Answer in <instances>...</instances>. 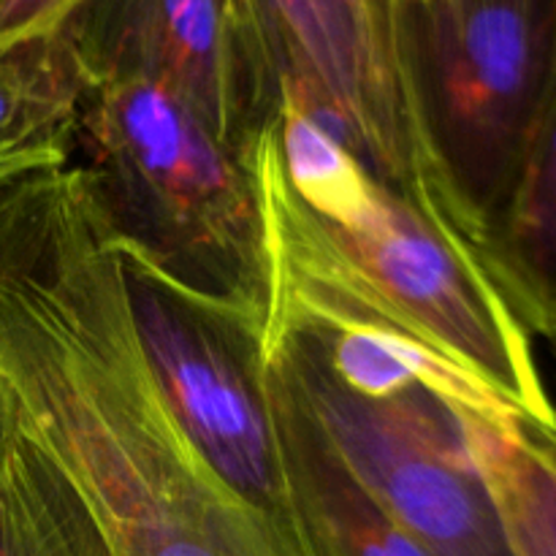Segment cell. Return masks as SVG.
I'll return each mask as SVG.
<instances>
[{
    "label": "cell",
    "instance_id": "1",
    "mask_svg": "<svg viewBox=\"0 0 556 556\" xmlns=\"http://www.w3.org/2000/svg\"><path fill=\"white\" fill-rule=\"evenodd\" d=\"M242 163L264 228L269 302L261 342L282 334L380 329L407 337L481 378L530 427L556 434L530 329L481 255L440 233L378 185L334 226L299 201L286 177L275 117Z\"/></svg>",
    "mask_w": 556,
    "mask_h": 556
},
{
    "label": "cell",
    "instance_id": "2",
    "mask_svg": "<svg viewBox=\"0 0 556 556\" xmlns=\"http://www.w3.org/2000/svg\"><path fill=\"white\" fill-rule=\"evenodd\" d=\"M76 147L119 226L177 275L242 307L264 329V228L237 152L157 81L85 76Z\"/></svg>",
    "mask_w": 556,
    "mask_h": 556
},
{
    "label": "cell",
    "instance_id": "3",
    "mask_svg": "<svg viewBox=\"0 0 556 556\" xmlns=\"http://www.w3.org/2000/svg\"><path fill=\"white\" fill-rule=\"evenodd\" d=\"M440 152L492 228L556 81V0H427L391 9Z\"/></svg>",
    "mask_w": 556,
    "mask_h": 556
},
{
    "label": "cell",
    "instance_id": "4",
    "mask_svg": "<svg viewBox=\"0 0 556 556\" xmlns=\"http://www.w3.org/2000/svg\"><path fill=\"white\" fill-rule=\"evenodd\" d=\"M348 476L429 556H516L454 413L421 389L364 400L342 389L304 337L255 345Z\"/></svg>",
    "mask_w": 556,
    "mask_h": 556
},
{
    "label": "cell",
    "instance_id": "5",
    "mask_svg": "<svg viewBox=\"0 0 556 556\" xmlns=\"http://www.w3.org/2000/svg\"><path fill=\"white\" fill-rule=\"evenodd\" d=\"M60 33L81 74L157 81L239 157L277 114V76L250 0H85Z\"/></svg>",
    "mask_w": 556,
    "mask_h": 556
},
{
    "label": "cell",
    "instance_id": "6",
    "mask_svg": "<svg viewBox=\"0 0 556 556\" xmlns=\"http://www.w3.org/2000/svg\"><path fill=\"white\" fill-rule=\"evenodd\" d=\"M258 356V353H255ZM261 383L275 413L286 448L288 470L296 489L304 525L320 556H429L394 525L369 494L348 476L345 467L315 429L271 364L258 358Z\"/></svg>",
    "mask_w": 556,
    "mask_h": 556
},
{
    "label": "cell",
    "instance_id": "7",
    "mask_svg": "<svg viewBox=\"0 0 556 556\" xmlns=\"http://www.w3.org/2000/svg\"><path fill=\"white\" fill-rule=\"evenodd\" d=\"M486 266L521 324L556 342V81L492 228Z\"/></svg>",
    "mask_w": 556,
    "mask_h": 556
},
{
    "label": "cell",
    "instance_id": "8",
    "mask_svg": "<svg viewBox=\"0 0 556 556\" xmlns=\"http://www.w3.org/2000/svg\"><path fill=\"white\" fill-rule=\"evenodd\" d=\"M81 92L63 33L0 52V188L74 157Z\"/></svg>",
    "mask_w": 556,
    "mask_h": 556
},
{
    "label": "cell",
    "instance_id": "9",
    "mask_svg": "<svg viewBox=\"0 0 556 556\" xmlns=\"http://www.w3.org/2000/svg\"><path fill=\"white\" fill-rule=\"evenodd\" d=\"M0 556H109L96 527L0 424Z\"/></svg>",
    "mask_w": 556,
    "mask_h": 556
},
{
    "label": "cell",
    "instance_id": "10",
    "mask_svg": "<svg viewBox=\"0 0 556 556\" xmlns=\"http://www.w3.org/2000/svg\"><path fill=\"white\" fill-rule=\"evenodd\" d=\"M85 0H0V52L63 30Z\"/></svg>",
    "mask_w": 556,
    "mask_h": 556
},
{
    "label": "cell",
    "instance_id": "11",
    "mask_svg": "<svg viewBox=\"0 0 556 556\" xmlns=\"http://www.w3.org/2000/svg\"><path fill=\"white\" fill-rule=\"evenodd\" d=\"M418 3H427V0H386L389 11L396 9V5H418Z\"/></svg>",
    "mask_w": 556,
    "mask_h": 556
},
{
    "label": "cell",
    "instance_id": "12",
    "mask_svg": "<svg viewBox=\"0 0 556 556\" xmlns=\"http://www.w3.org/2000/svg\"><path fill=\"white\" fill-rule=\"evenodd\" d=\"M554 348H556V342H554Z\"/></svg>",
    "mask_w": 556,
    "mask_h": 556
}]
</instances>
